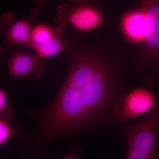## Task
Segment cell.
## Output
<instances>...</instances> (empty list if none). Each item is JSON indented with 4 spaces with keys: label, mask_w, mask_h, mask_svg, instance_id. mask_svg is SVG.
I'll return each mask as SVG.
<instances>
[{
    "label": "cell",
    "mask_w": 159,
    "mask_h": 159,
    "mask_svg": "<svg viewBox=\"0 0 159 159\" xmlns=\"http://www.w3.org/2000/svg\"><path fill=\"white\" fill-rule=\"evenodd\" d=\"M17 126L12 127L9 123L0 119V145L6 144L10 139L15 138Z\"/></svg>",
    "instance_id": "30bf717a"
},
{
    "label": "cell",
    "mask_w": 159,
    "mask_h": 159,
    "mask_svg": "<svg viewBox=\"0 0 159 159\" xmlns=\"http://www.w3.org/2000/svg\"><path fill=\"white\" fill-rule=\"evenodd\" d=\"M128 149L125 159H158L159 107L149 112L142 122L123 128Z\"/></svg>",
    "instance_id": "277c9868"
},
{
    "label": "cell",
    "mask_w": 159,
    "mask_h": 159,
    "mask_svg": "<svg viewBox=\"0 0 159 159\" xmlns=\"http://www.w3.org/2000/svg\"><path fill=\"white\" fill-rule=\"evenodd\" d=\"M57 1L59 2H61L63 0H57ZM35 2L37 4L41 6H44L47 2V0H35Z\"/></svg>",
    "instance_id": "4fadbf2b"
},
{
    "label": "cell",
    "mask_w": 159,
    "mask_h": 159,
    "mask_svg": "<svg viewBox=\"0 0 159 159\" xmlns=\"http://www.w3.org/2000/svg\"><path fill=\"white\" fill-rule=\"evenodd\" d=\"M70 49L67 74L56 98L28 115L36 121L34 130L20 132L29 152L42 156L51 142L112 123V104L129 92L125 73L129 59L124 46L102 33L66 37Z\"/></svg>",
    "instance_id": "6da1fadb"
},
{
    "label": "cell",
    "mask_w": 159,
    "mask_h": 159,
    "mask_svg": "<svg viewBox=\"0 0 159 159\" xmlns=\"http://www.w3.org/2000/svg\"><path fill=\"white\" fill-rule=\"evenodd\" d=\"M157 99L150 91L144 88L130 90L111 108L113 122L126 125L129 120L148 112L157 106Z\"/></svg>",
    "instance_id": "5b68a950"
},
{
    "label": "cell",
    "mask_w": 159,
    "mask_h": 159,
    "mask_svg": "<svg viewBox=\"0 0 159 159\" xmlns=\"http://www.w3.org/2000/svg\"><path fill=\"white\" fill-rule=\"evenodd\" d=\"M82 152V148L79 145H73L68 153L61 159H78Z\"/></svg>",
    "instance_id": "7c38bea8"
},
{
    "label": "cell",
    "mask_w": 159,
    "mask_h": 159,
    "mask_svg": "<svg viewBox=\"0 0 159 159\" xmlns=\"http://www.w3.org/2000/svg\"><path fill=\"white\" fill-rule=\"evenodd\" d=\"M39 14L37 8H31L25 16L16 20L10 26L3 35L0 46L1 54H6L12 46L16 45L23 44L31 49V24Z\"/></svg>",
    "instance_id": "52a82bcc"
},
{
    "label": "cell",
    "mask_w": 159,
    "mask_h": 159,
    "mask_svg": "<svg viewBox=\"0 0 159 159\" xmlns=\"http://www.w3.org/2000/svg\"><path fill=\"white\" fill-rule=\"evenodd\" d=\"M55 10L54 21L57 25L65 28L70 25L80 33L112 25L103 6L96 0H67Z\"/></svg>",
    "instance_id": "3957f363"
},
{
    "label": "cell",
    "mask_w": 159,
    "mask_h": 159,
    "mask_svg": "<svg viewBox=\"0 0 159 159\" xmlns=\"http://www.w3.org/2000/svg\"><path fill=\"white\" fill-rule=\"evenodd\" d=\"M44 69L43 58L36 54L30 55L16 51L8 60V71L11 79L26 78L33 81L42 76Z\"/></svg>",
    "instance_id": "8992f818"
},
{
    "label": "cell",
    "mask_w": 159,
    "mask_h": 159,
    "mask_svg": "<svg viewBox=\"0 0 159 159\" xmlns=\"http://www.w3.org/2000/svg\"><path fill=\"white\" fill-rule=\"evenodd\" d=\"M64 29L57 25L53 26L43 24L35 25L31 31V49L49 42L57 34L63 33Z\"/></svg>",
    "instance_id": "ba28073f"
},
{
    "label": "cell",
    "mask_w": 159,
    "mask_h": 159,
    "mask_svg": "<svg viewBox=\"0 0 159 159\" xmlns=\"http://www.w3.org/2000/svg\"><path fill=\"white\" fill-rule=\"evenodd\" d=\"M15 15L11 11H7L1 15L0 18L1 34L3 35L10 26L15 21Z\"/></svg>",
    "instance_id": "8fae6325"
},
{
    "label": "cell",
    "mask_w": 159,
    "mask_h": 159,
    "mask_svg": "<svg viewBox=\"0 0 159 159\" xmlns=\"http://www.w3.org/2000/svg\"><path fill=\"white\" fill-rule=\"evenodd\" d=\"M14 112L8 103V98L5 91L0 89V119L9 123L14 116Z\"/></svg>",
    "instance_id": "9c48e42d"
},
{
    "label": "cell",
    "mask_w": 159,
    "mask_h": 159,
    "mask_svg": "<svg viewBox=\"0 0 159 159\" xmlns=\"http://www.w3.org/2000/svg\"><path fill=\"white\" fill-rule=\"evenodd\" d=\"M135 1H136L137 2L139 3V0H135Z\"/></svg>",
    "instance_id": "5bb4252c"
},
{
    "label": "cell",
    "mask_w": 159,
    "mask_h": 159,
    "mask_svg": "<svg viewBox=\"0 0 159 159\" xmlns=\"http://www.w3.org/2000/svg\"><path fill=\"white\" fill-rule=\"evenodd\" d=\"M139 6L126 10L119 20V32L129 48L130 64L146 85L159 84V0H140Z\"/></svg>",
    "instance_id": "7a4b0ae2"
}]
</instances>
